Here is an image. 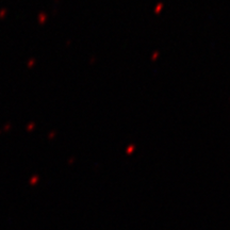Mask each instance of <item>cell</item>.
I'll return each mask as SVG.
<instances>
[]
</instances>
